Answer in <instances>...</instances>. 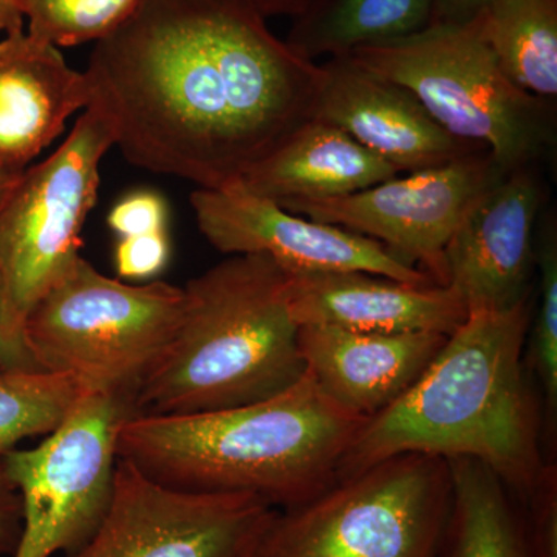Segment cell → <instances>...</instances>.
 Returning a JSON list of instances; mask_svg holds the SVG:
<instances>
[{"mask_svg":"<svg viewBox=\"0 0 557 557\" xmlns=\"http://www.w3.org/2000/svg\"><path fill=\"white\" fill-rule=\"evenodd\" d=\"M84 75L127 161L201 189L236 185L313 120L322 83L249 0H143Z\"/></svg>","mask_w":557,"mask_h":557,"instance_id":"6da1fadb","label":"cell"},{"mask_svg":"<svg viewBox=\"0 0 557 557\" xmlns=\"http://www.w3.org/2000/svg\"><path fill=\"white\" fill-rule=\"evenodd\" d=\"M531 318V295L508 310L469 311L409 391L359 428L336 480L399 454H429L474 458L525 497L547 463L523 359Z\"/></svg>","mask_w":557,"mask_h":557,"instance_id":"7a4b0ae2","label":"cell"},{"mask_svg":"<svg viewBox=\"0 0 557 557\" xmlns=\"http://www.w3.org/2000/svg\"><path fill=\"white\" fill-rule=\"evenodd\" d=\"M368 418L341 408L309 373L277 397L188 416H132L116 453L160 485L189 493L251 494L287 509L336 480Z\"/></svg>","mask_w":557,"mask_h":557,"instance_id":"3957f363","label":"cell"},{"mask_svg":"<svg viewBox=\"0 0 557 557\" xmlns=\"http://www.w3.org/2000/svg\"><path fill=\"white\" fill-rule=\"evenodd\" d=\"M171 347L134 399L135 416H188L277 397L306 375L288 276L234 255L190 278Z\"/></svg>","mask_w":557,"mask_h":557,"instance_id":"277c9868","label":"cell"},{"mask_svg":"<svg viewBox=\"0 0 557 557\" xmlns=\"http://www.w3.org/2000/svg\"><path fill=\"white\" fill-rule=\"evenodd\" d=\"M185 304L183 288L124 284L81 256L33 307L25 332L40 368L132 406L171 347Z\"/></svg>","mask_w":557,"mask_h":557,"instance_id":"5b68a950","label":"cell"},{"mask_svg":"<svg viewBox=\"0 0 557 557\" xmlns=\"http://www.w3.org/2000/svg\"><path fill=\"white\" fill-rule=\"evenodd\" d=\"M346 57L408 89L443 129L483 146L507 174L552 146L547 101L512 83L472 22L429 25Z\"/></svg>","mask_w":557,"mask_h":557,"instance_id":"8992f818","label":"cell"},{"mask_svg":"<svg viewBox=\"0 0 557 557\" xmlns=\"http://www.w3.org/2000/svg\"><path fill=\"white\" fill-rule=\"evenodd\" d=\"M450 498L446 458L388 457L277 509L256 557H434Z\"/></svg>","mask_w":557,"mask_h":557,"instance_id":"52a82bcc","label":"cell"},{"mask_svg":"<svg viewBox=\"0 0 557 557\" xmlns=\"http://www.w3.org/2000/svg\"><path fill=\"white\" fill-rule=\"evenodd\" d=\"M132 416L124 399L86 392L39 446L2 456L22 502V533L13 557H72L89 544L112 505L116 440Z\"/></svg>","mask_w":557,"mask_h":557,"instance_id":"ba28073f","label":"cell"},{"mask_svg":"<svg viewBox=\"0 0 557 557\" xmlns=\"http://www.w3.org/2000/svg\"><path fill=\"white\" fill-rule=\"evenodd\" d=\"M113 146L108 116L89 106L57 152L22 172L0 205V270L22 318L78 262L101 161Z\"/></svg>","mask_w":557,"mask_h":557,"instance_id":"9c48e42d","label":"cell"},{"mask_svg":"<svg viewBox=\"0 0 557 557\" xmlns=\"http://www.w3.org/2000/svg\"><path fill=\"white\" fill-rule=\"evenodd\" d=\"M276 512L251 494L160 485L119 457L108 516L72 557H256Z\"/></svg>","mask_w":557,"mask_h":557,"instance_id":"30bf717a","label":"cell"},{"mask_svg":"<svg viewBox=\"0 0 557 557\" xmlns=\"http://www.w3.org/2000/svg\"><path fill=\"white\" fill-rule=\"evenodd\" d=\"M505 175L483 150L339 199L295 201L282 208L380 242L443 285L446 244L474 201Z\"/></svg>","mask_w":557,"mask_h":557,"instance_id":"8fae6325","label":"cell"},{"mask_svg":"<svg viewBox=\"0 0 557 557\" xmlns=\"http://www.w3.org/2000/svg\"><path fill=\"white\" fill-rule=\"evenodd\" d=\"M197 225L223 255H263L287 276L364 271L413 285H437L380 242L355 231L293 214L239 183L190 196Z\"/></svg>","mask_w":557,"mask_h":557,"instance_id":"7c38bea8","label":"cell"},{"mask_svg":"<svg viewBox=\"0 0 557 557\" xmlns=\"http://www.w3.org/2000/svg\"><path fill=\"white\" fill-rule=\"evenodd\" d=\"M542 188L530 168L512 171L474 201L445 252V287L469 311L508 310L531 295L534 225Z\"/></svg>","mask_w":557,"mask_h":557,"instance_id":"4fadbf2b","label":"cell"},{"mask_svg":"<svg viewBox=\"0 0 557 557\" xmlns=\"http://www.w3.org/2000/svg\"><path fill=\"white\" fill-rule=\"evenodd\" d=\"M313 119L346 132L398 172L443 166L486 150L448 134L412 94L350 57L321 65Z\"/></svg>","mask_w":557,"mask_h":557,"instance_id":"5bb4252c","label":"cell"},{"mask_svg":"<svg viewBox=\"0 0 557 557\" xmlns=\"http://www.w3.org/2000/svg\"><path fill=\"white\" fill-rule=\"evenodd\" d=\"M448 336L440 333H372L300 325L299 347L319 388L362 418L383 412L409 391Z\"/></svg>","mask_w":557,"mask_h":557,"instance_id":"9a60e30c","label":"cell"},{"mask_svg":"<svg viewBox=\"0 0 557 557\" xmlns=\"http://www.w3.org/2000/svg\"><path fill=\"white\" fill-rule=\"evenodd\" d=\"M288 293L299 325L449 336L469 313L456 289L406 284L364 271L288 276Z\"/></svg>","mask_w":557,"mask_h":557,"instance_id":"2e32d148","label":"cell"},{"mask_svg":"<svg viewBox=\"0 0 557 557\" xmlns=\"http://www.w3.org/2000/svg\"><path fill=\"white\" fill-rule=\"evenodd\" d=\"M91 90L53 44L24 30L0 40V168L22 172L49 148Z\"/></svg>","mask_w":557,"mask_h":557,"instance_id":"e0dca14e","label":"cell"},{"mask_svg":"<svg viewBox=\"0 0 557 557\" xmlns=\"http://www.w3.org/2000/svg\"><path fill=\"white\" fill-rule=\"evenodd\" d=\"M397 175L392 164L346 132L313 119L249 168L239 185L285 207L295 201L339 199Z\"/></svg>","mask_w":557,"mask_h":557,"instance_id":"ac0fdd59","label":"cell"},{"mask_svg":"<svg viewBox=\"0 0 557 557\" xmlns=\"http://www.w3.org/2000/svg\"><path fill=\"white\" fill-rule=\"evenodd\" d=\"M453 498L434 557H530L518 500L493 469L453 458Z\"/></svg>","mask_w":557,"mask_h":557,"instance_id":"d6986e66","label":"cell"},{"mask_svg":"<svg viewBox=\"0 0 557 557\" xmlns=\"http://www.w3.org/2000/svg\"><path fill=\"white\" fill-rule=\"evenodd\" d=\"M434 0H317L295 17L285 42L311 62L426 30Z\"/></svg>","mask_w":557,"mask_h":557,"instance_id":"ffe728a7","label":"cell"},{"mask_svg":"<svg viewBox=\"0 0 557 557\" xmlns=\"http://www.w3.org/2000/svg\"><path fill=\"white\" fill-rule=\"evenodd\" d=\"M472 24L512 83L555 100L557 0H490Z\"/></svg>","mask_w":557,"mask_h":557,"instance_id":"44dd1931","label":"cell"},{"mask_svg":"<svg viewBox=\"0 0 557 557\" xmlns=\"http://www.w3.org/2000/svg\"><path fill=\"white\" fill-rule=\"evenodd\" d=\"M86 392L69 373L0 370V457L24 438L57 431Z\"/></svg>","mask_w":557,"mask_h":557,"instance_id":"7402d4cb","label":"cell"},{"mask_svg":"<svg viewBox=\"0 0 557 557\" xmlns=\"http://www.w3.org/2000/svg\"><path fill=\"white\" fill-rule=\"evenodd\" d=\"M28 32L57 47L104 39L143 0H21Z\"/></svg>","mask_w":557,"mask_h":557,"instance_id":"603a6c76","label":"cell"},{"mask_svg":"<svg viewBox=\"0 0 557 557\" xmlns=\"http://www.w3.org/2000/svg\"><path fill=\"white\" fill-rule=\"evenodd\" d=\"M534 259L539 278L536 317L531 318L530 368L536 373L544 395L548 434H555L557 416V236L555 225L545 226Z\"/></svg>","mask_w":557,"mask_h":557,"instance_id":"cb8c5ba5","label":"cell"},{"mask_svg":"<svg viewBox=\"0 0 557 557\" xmlns=\"http://www.w3.org/2000/svg\"><path fill=\"white\" fill-rule=\"evenodd\" d=\"M518 504L530 557H557L556 463H545L536 485Z\"/></svg>","mask_w":557,"mask_h":557,"instance_id":"d4e9b609","label":"cell"},{"mask_svg":"<svg viewBox=\"0 0 557 557\" xmlns=\"http://www.w3.org/2000/svg\"><path fill=\"white\" fill-rule=\"evenodd\" d=\"M166 200L156 190H135L121 199L108 215L109 228L123 237L146 236L168 231Z\"/></svg>","mask_w":557,"mask_h":557,"instance_id":"484cf974","label":"cell"},{"mask_svg":"<svg viewBox=\"0 0 557 557\" xmlns=\"http://www.w3.org/2000/svg\"><path fill=\"white\" fill-rule=\"evenodd\" d=\"M171 258L168 231L123 237L116 245L115 265L126 281H148L166 269Z\"/></svg>","mask_w":557,"mask_h":557,"instance_id":"4316f807","label":"cell"},{"mask_svg":"<svg viewBox=\"0 0 557 557\" xmlns=\"http://www.w3.org/2000/svg\"><path fill=\"white\" fill-rule=\"evenodd\" d=\"M0 370H44L33 354L25 319L14 307L9 285L0 270Z\"/></svg>","mask_w":557,"mask_h":557,"instance_id":"83f0119b","label":"cell"},{"mask_svg":"<svg viewBox=\"0 0 557 557\" xmlns=\"http://www.w3.org/2000/svg\"><path fill=\"white\" fill-rule=\"evenodd\" d=\"M22 533L20 491L11 483L0 457V555L13 556Z\"/></svg>","mask_w":557,"mask_h":557,"instance_id":"f1b7e54d","label":"cell"},{"mask_svg":"<svg viewBox=\"0 0 557 557\" xmlns=\"http://www.w3.org/2000/svg\"><path fill=\"white\" fill-rule=\"evenodd\" d=\"M490 0H434L431 25H468L478 20Z\"/></svg>","mask_w":557,"mask_h":557,"instance_id":"f546056e","label":"cell"},{"mask_svg":"<svg viewBox=\"0 0 557 557\" xmlns=\"http://www.w3.org/2000/svg\"><path fill=\"white\" fill-rule=\"evenodd\" d=\"M263 16H300L313 5L317 0H249Z\"/></svg>","mask_w":557,"mask_h":557,"instance_id":"4dcf8cb0","label":"cell"},{"mask_svg":"<svg viewBox=\"0 0 557 557\" xmlns=\"http://www.w3.org/2000/svg\"><path fill=\"white\" fill-rule=\"evenodd\" d=\"M24 30L21 0H0V32L5 35Z\"/></svg>","mask_w":557,"mask_h":557,"instance_id":"1f68e13d","label":"cell"},{"mask_svg":"<svg viewBox=\"0 0 557 557\" xmlns=\"http://www.w3.org/2000/svg\"><path fill=\"white\" fill-rule=\"evenodd\" d=\"M22 172L3 170V168H0V205H2L3 200L9 197L11 189L14 188L17 180H20Z\"/></svg>","mask_w":557,"mask_h":557,"instance_id":"d6a6232c","label":"cell"}]
</instances>
